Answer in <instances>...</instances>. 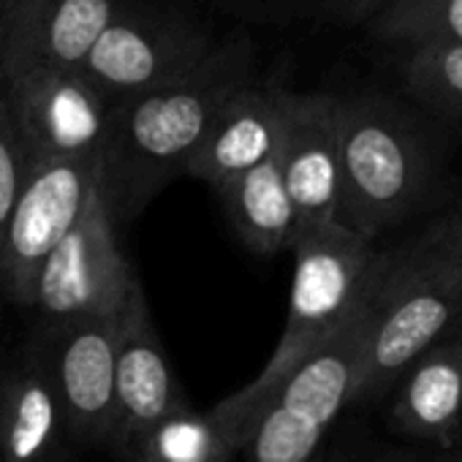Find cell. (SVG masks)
Returning <instances> with one entry per match:
<instances>
[{
    "label": "cell",
    "mask_w": 462,
    "mask_h": 462,
    "mask_svg": "<svg viewBox=\"0 0 462 462\" xmlns=\"http://www.w3.org/2000/svg\"><path fill=\"white\" fill-rule=\"evenodd\" d=\"M256 47L235 33L188 74L112 106L101 152V199L117 226L131 223L185 166L223 104L256 82Z\"/></svg>",
    "instance_id": "obj_1"
},
{
    "label": "cell",
    "mask_w": 462,
    "mask_h": 462,
    "mask_svg": "<svg viewBox=\"0 0 462 462\" xmlns=\"http://www.w3.org/2000/svg\"><path fill=\"white\" fill-rule=\"evenodd\" d=\"M340 209L337 223L378 240L424 209L440 182L432 120L381 90L337 96Z\"/></svg>",
    "instance_id": "obj_2"
},
{
    "label": "cell",
    "mask_w": 462,
    "mask_h": 462,
    "mask_svg": "<svg viewBox=\"0 0 462 462\" xmlns=\"http://www.w3.org/2000/svg\"><path fill=\"white\" fill-rule=\"evenodd\" d=\"M291 251L294 278L289 313L273 356L251 383L209 411L235 451H243L256 416L275 389L359 310L381 262L373 240L354 235L340 223L308 231L294 240Z\"/></svg>",
    "instance_id": "obj_3"
},
{
    "label": "cell",
    "mask_w": 462,
    "mask_h": 462,
    "mask_svg": "<svg viewBox=\"0 0 462 462\" xmlns=\"http://www.w3.org/2000/svg\"><path fill=\"white\" fill-rule=\"evenodd\" d=\"M457 316H462V220L451 209L405 245L381 251L373 321L351 402H373L392 392Z\"/></svg>",
    "instance_id": "obj_4"
},
{
    "label": "cell",
    "mask_w": 462,
    "mask_h": 462,
    "mask_svg": "<svg viewBox=\"0 0 462 462\" xmlns=\"http://www.w3.org/2000/svg\"><path fill=\"white\" fill-rule=\"evenodd\" d=\"M375 283L378 273L359 310L321 348H316L267 400L243 446L248 462L316 459L324 432L354 400L373 321Z\"/></svg>",
    "instance_id": "obj_5"
},
{
    "label": "cell",
    "mask_w": 462,
    "mask_h": 462,
    "mask_svg": "<svg viewBox=\"0 0 462 462\" xmlns=\"http://www.w3.org/2000/svg\"><path fill=\"white\" fill-rule=\"evenodd\" d=\"M220 36L190 9L169 0H123L82 74L117 106L196 69Z\"/></svg>",
    "instance_id": "obj_6"
},
{
    "label": "cell",
    "mask_w": 462,
    "mask_h": 462,
    "mask_svg": "<svg viewBox=\"0 0 462 462\" xmlns=\"http://www.w3.org/2000/svg\"><path fill=\"white\" fill-rule=\"evenodd\" d=\"M101 188V158H31L0 235V294L31 308L36 278Z\"/></svg>",
    "instance_id": "obj_7"
},
{
    "label": "cell",
    "mask_w": 462,
    "mask_h": 462,
    "mask_svg": "<svg viewBox=\"0 0 462 462\" xmlns=\"http://www.w3.org/2000/svg\"><path fill=\"white\" fill-rule=\"evenodd\" d=\"M31 158H101L112 104L82 69L39 66L0 82Z\"/></svg>",
    "instance_id": "obj_8"
},
{
    "label": "cell",
    "mask_w": 462,
    "mask_h": 462,
    "mask_svg": "<svg viewBox=\"0 0 462 462\" xmlns=\"http://www.w3.org/2000/svg\"><path fill=\"white\" fill-rule=\"evenodd\" d=\"M136 283L128 259L117 248L115 223L98 188L77 226L44 262L31 308L52 324L117 313Z\"/></svg>",
    "instance_id": "obj_9"
},
{
    "label": "cell",
    "mask_w": 462,
    "mask_h": 462,
    "mask_svg": "<svg viewBox=\"0 0 462 462\" xmlns=\"http://www.w3.org/2000/svg\"><path fill=\"white\" fill-rule=\"evenodd\" d=\"M120 316L123 310L52 324L50 348L39 356L52 381L71 440L112 443Z\"/></svg>",
    "instance_id": "obj_10"
},
{
    "label": "cell",
    "mask_w": 462,
    "mask_h": 462,
    "mask_svg": "<svg viewBox=\"0 0 462 462\" xmlns=\"http://www.w3.org/2000/svg\"><path fill=\"white\" fill-rule=\"evenodd\" d=\"M275 158L297 215L294 240L337 223L340 123L335 93H289Z\"/></svg>",
    "instance_id": "obj_11"
},
{
    "label": "cell",
    "mask_w": 462,
    "mask_h": 462,
    "mask_svg": "<svg viewBox=\"0 0 462 462\" xmlns=\"http://www.w3.org/2000/svg\"><path fill=\"white\" fill-rule=\"evenodd\" d=\"M180 405H188V400L155 332L147 297L136 283L120 316L112 446L128 454L147 427Z\"/></svg>",
    "instance_id": "obj_12"
},
{
    "label": "cell",
    "mask_w": 462,
    "mask_h": 462,
    "mask_svg": "<svg viewBox=\"0 0 462 462\" xmlns=\"http://www.w3.org/2000/svg\"><path fill=\"white\" fill-rule=\"evenodd\" d=\"M123 0H9L0 82L39 66L82 69Z\"/></svg>",
    "instance_id": "obj_13"
},
{
    "label": "cell",
    "mask_w": 462,
    "mask_h": 462,
    "mask_svg": "<svg viewBox=\"0 0 462 462\" xmlns=\"http://www.w3.org/2000/svg\"><path fill=\"white\" fill-rule=\"evenodd\" d=\"M289 93L281 85L251 82L231 96L190 155L185 174L220 190L231 180L275 158Z\"/></svg>",
    "instance_id": "obj_14"
},
{
    "label": "cell",
    "mask_w": 462,
    "mask_h": 462,
    "mask_svg": "<svg viewBox=\"0 0 462 462\" xmlns=\"http://www.w3.org/2000/svg\"><path fill=\"white\" fill-rule=\"evenodd\" d=\"M389 421L413 440L462 446V316L397 381Z\"/></svg>",
    "instance_id": "obj_15"
},
{
    "label": "cell",
    "mask_w": 462,
    "mask_h": 462,
    "mask_svg": "<svg viewBox=\"0 0 462 462\" xmlns=\"http://www.w3.org/2000/svg\"><path fill=\"white\" fill-rule=\"evenodd\" d=\"M71 432L42 359L0 373V462H71Z\"/></svg>",
    "instance_id": "obj_16"
},
{
    "label": "cell",
    "mask_w": 462,
    "mask_h": 462,
    "mask_svg": "<svg viewBox=\"0 0 462 462\" xmlns=\"http://www.w3.org/2000/svg\"><path fill=\"white\" fill-rule=\"evenodd\" d=\"M215 193L228 215L231 228L254 254L270 256L294 245L297 215L278 158L245 171Z\"/></svg>",
    "instance_id": "obj_17"
},
{
    "label": "cell",
    "mask_w": 462,
    "mask_h": 462,
    "mask_svg": "<svg viewBox=\"0 0 462 462\" xmlns=\"http://www.w3.org/2000/svg\"><path fill=\"white\" fill-rule=\"evenodd\" d=\"M400 79L408 101L432 123L462 136V47H402Z\"/></svg>",
    "instance_id": "obj_18"
},
{
    "label": "cell",
    "mask_w": 462,
    "mask_h": 462,
    "mask_svg": "<svg viewBox=\"0 0 462 462\" xmlns=\"http://www.w3.org/2000/svg\"><path fill=\"white\" fill-rule=\"evenodd\" d=\"M128 454L136 462H231L235 448L209 411L180 405L147 427Z\"/></svg>",
    "instance_id": "obj_19"
},
{
    "label": "cell",
    "mask_w": 462,
    "mask_h": 462,
    "mask_svg": "<svg viewBox=\"0 0 462 462\" xmlns=\"http://www.w3.org/2000/svg\"><path fill=\"white\" fill-rule=\"evenodd\" d=\"M215 9L248 25H335L367 28L392 0H209Z\"/></svg>",
    "instance_id": "obj_20"
},
{
    "label": "cell",
    "mask_w": 462,
    "mask_h": 462,
    "mask_svg": "<svg viewBox=\"0 0 462 462\" xmlns=\"http://www.w3.org/2000/svg\"><path fill=\"white\" fill-rule=\"evenodd\" d=\"M367 33L400 47H462V0H392L367 25Z\"/></svg>",
    "instance_id": "obj_21"
},
{
    "label": "cell",
    "mask_w": 462,
    "mask_h": 462,
    "mask_svg": "<svg viewBox=\"0 0 462 462\" xmlns=\"http://www.w3.org/2000/svg\"><path fill=\"white\" fill-rule=\"evenodd\" d=\"M28 171V150L17 134V125L0 98V235L9 217V209L20 193V185Z\"/></svg>",
    "instance_id": "obj_22"
},
{
    "label": "cell",
    "mask_w": 462,
    "mask_h": 462,
    "mask_svg": "<svg viewBox=\"0 0 462 462\" xmlns=\"http://www.w3.org/2000/svg\"><path fill=\"white\" fill-rule=\"evenodd\" d=\"M6 14H9V0H0V42H4V28H6Z\"/></svg>",
    "instance_id": "obj_23"
},
{
    "label": "cell",
    "mask_w": 462,
    "mask_h": 462,
    "mask_svg": "<svg viewBox=\"0 0 462 462\" xmlns=\"http://www.w3.org/2000/svg\"><path fill=\"white\" fill-rule=\"evenodd\" d=\"M443 462H462V454H454V457H448V459H443Z\"/></svg>",
    "instance_id": "obj_24"
},
{
    "label": "cell",
    "mask_w": 462,
    "mask_h": 462,
    "mask_svg": "<svg viewBox=\"0 0 462 462\" xmlns=\"http://www.w3.org/2000/svg\"><path fill=\"white\" fill-rule=\"evenodd\" d=\"M454 212H457V217L462 220V204H459V207H454Z\"/></svg>",
    "instance_id": "obj_25"
},
{
    "label": "cell",
    "mask_w": 462,
    "mask_h": 462,
    "mask_svg": "<svg viewBox=\"0 0 462 462\" xmlns=\"http://www.w3.org/2000/svg\"><path fill=\"white\" fill-rule=\"evenodd\" d=\"M310 462H321V459H319V457H316V459H310Z\"/></svg>",
    "instance_id": "obj_26"
}]
</instances>
